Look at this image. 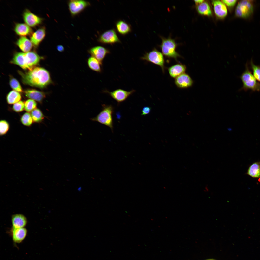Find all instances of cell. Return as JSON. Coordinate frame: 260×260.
I'll list each match as a JSON object with an SVG mask.
<instances>
[{
    "label": "cell",
    "instance_id": "cell-28",
    "mask_svg": "<svg viewBox=\"0 0 260 260\" xmlns=\"http://www.w3.org/2000/svg\"><path fill=\"white\" fill-rule=\"evenodd\" d=\"M9 84L10 87L14 90L18 92H22V89L20 83L14 78L10 77Z\"/></svg>",
    "mask_w": 260,
    "mask_h": 260
},
{
    "label": "cell",
    "instance_id": "cell-35",
    "mask_svg": "<svg viewBox=\"0 0 260 260\" xmlns=\"http://www.w3.org/2000/svg\"><path fill=\"white\" fill-rule=\"evenodd\" d=\"M151 108L150 107L145 106L144 107L142 110L141 115H145L148 114L150 112Z\"/></svg>",
    "mask_w": 260,
    "mask_h": 260
},
{
    "label": "cell",
    "instance_id": "cell-3",
    "mask_svg": "<svg viewBox=\"0 0 260 260\" xmlns=\"http://www.w3.org/2000/svg\"><path fill=\"white\" fill-rule=\"evenodd\" d=\"M240 78L243 84L240 90L246 91L250 90L252 91H260V83L257 81L250 71L247 62L245 65V70Z\"/></svg>",
    "mask_w": 260,
    "mask_h": 260
},
{
    "label": "cell",
    "instance_id": "cell-34",
    "mask_svg": "<svg viewBox=\"0 0 260 260\" xmlns=\"http://www.w3.org/2000/svg\"><path fill=\"white\" fill-rule=\"evenodd\" d=\"M222 2L228 7H234L237 1L236 0H223Z\"/></svg>",
    "mask_w": 260,
    "mask_h": 260
},
{
    "label": "cell",
    "instance_id": "cell-2",
    "mask_svg": "<svg viewBox=\"0 0 260 260\" xmlns=\"http://www.w3.org/2000/svg\"><path fill=\"white\" fill-rule=\"evenodd\" d=\"M43 58L32 51L26 53L17 52L14 55L10 62L19 65L24 69L30 70L35 67Z\"/></svg>",
    "mask_w": 260,
    "mask_h": 260
},
{
    "label": "cell",
    "instance_id": "cell-27",
    "mask_svg": "<svg viewBox=\"0 0 260 260\" xmlns=\"http://www.w3.org/2000/svg\"><path fill=\"white\" fill-rule=\"evenodd\" d=\"M249 64L253 75L257 80L260 83V65H255L252 59H251Z\"/></svg>",
    "mask_w": 260,
    "mask_h": 260
},
{
    "label": "cell",
    "instance_id": "cell-21",
    "mask_svg": "<svg viewBox=\"0 0 260 260\" xmlns=\"http://www.w3.org/2000/svg\"><path fill=\"white\" fill-rule=\"evenodd\" d=\"M14 31L18 35L25 36L31 35L32 32V30L29 26L24 23H17L15 26Z\"/></svg>",
    "mask_w": 260,
    "mask_h": 260
},
{
    "label": "cell",
    "instance_id": "cell-29",
    "mask_svg": "<svg viewBox=\"0 0 260 260\" xmlns=\"http://www.w3.org/2000/svg\"><path fill=\"white\" fill-rule=\"evenodd\" d=\"M31 115L32 120L36 122H40L43 118L42 113L39 109H36L32 110Z\"/></svg>",
    "mask_w": 260,
    "mask_h": 260
},
{
    "label": "cell",
    "instance_id": "cell-30",
    "mask_svg": "<svg viewBox=\"0 0 260 260\" xmlns=\"http://www.w3.org/2000/svg\"><path fill=\"white\" fill-rule=\"evenodd\" d=\"M37 103L35 101L29 99L25 102L24 109L26 111L29 112L35 109Z\"/></svg>",
    "mask_w": 260,
    "mask_h": 260
},
{
    "label": "cell",
    "instance_id": "cell-17",
    "mask_svg": "<svg viewBox=\"0 0 260 260\" xmlns=\"http://www.w3.org/2000/svg\"><path fill=\"white\" fill-rule=\"evenodd\" d=\"M46 34L45 29L44 27L40 28L34 33L30 38L31 42L35 47L38 46L45 37Z\"/></svg>",
    "mask_w": 260,
    "mask_h": 260
},
{
    "label": "cell",
    "instance_id": "cell-26",
    "mask_svg": "<svg viewBox=\"0 0 260 260\" xmlns=\"http://www.w3.org/2000/svg\"><path fill=\"white\" fill-rule=\"evenodd\" d=\"M21 99V96L19 92L14 90L11 91L8 94L6 99L10 104H14L19 101Z\"/></svg>",
    "mask_w": 260,
    "mask_h": 260
},
{
    "label": "cell",
    "instance_id": "cell-32",
    "mask_svg": "<svg viewBox=\"0 0 260 260\" xmlns=\"http://www.w3.org/2000/svg\"><path fill=\"white\" fill-rule=\"evenodd\" d=\"M9 128L8 123L6 121L2 120L0 122V135L5 134L8 131Z\"/></svg>",
    "mask_w": 260,
    "mask_h": 260
},
{
    "label": "cell",
    "instance_id": "cell-36",
    "mask_svg": "<svg viewBox=\"0 0 260 260\" xmlns=\"http://www.w3.org/2000/svg\"><path fill=\"white\" fill-rule=\"evenodd\" d=\"M57 50L60 52H62L64 51V48L62 45H59L57 46Z\"/></svg>",
    "mask_w": 260,
    "mask_h": 260
},
{
    "label": "cell",
    "instance_id": "cell-37",
    "mask_svg": "<svg viewBox=\"0 0 260 260\" xmlns=\"http://www.w3.org/2000/svg\"><path fill=\"white\" fill-rule=\"evenodd\" d=\"M194 1L195 3L197 5L201 4L204 1L203 0H194Z\"/></svg>",
    "mask_w": 260,
    "mask_h": 260
},
{
    "label": "cell",
    "instance_id": "cell-18",
    "mask_svg": "<svg viewBox=\"0 0 260 260\" xmlns=\"http://www.w3.org/2000/svg\"><path fill=\"white\" fill-rule=\"evenodd\" d=\"M186 70L185 65L181 64H175L169 67L168 69L170 76L174 78H176L181 74L185 73Z\"/></svg>",
    "mask_w": 260,
    "mask_h": 260
},
{
    "label": "cell",
    "instance_id": "cell-24",
    "mask_svg": "<svg viewBox=\"0 0 260 260\" xmlns=\"http://www.w3.org/2000/svg\"><path fill=\"white\" fill-rule=\"evenodd\" d=\"M247 174L254 178L260 177V163L259 162H255L252 164L249 167Z\"/></svg>",
    "mask_w": 260,
    "mask_h": 260
},
{
    "label": "cell",
    "instance_id": "cell-38",
    "mask_svg": "<svg viewBox=\"0 0 260 260\" xmlns=\"http://www.w3.org/2000/svg\"></svg>",
    "mask_w": 260,
    "mask_h": 260
},
{
    "label": "cell",
    "instance_id": "cell-1",
    "mask_svg": "<svg viewBox=\"0 0 260 260\" xmlns=\"http://www.w3.org/2000/svg\"><path fill=\"white\" fill-rule=\"evenodd\" d=\"M18 72L23 83L31 86L43 88L51 82L49 72L43 68L35 67L27 72Z\"/></svg>",
    "mask_w": 260,
    "mask_h": 260
},
{
    "label": "cell",
    "instance_id": "cell-8",
    "mask_svg": "<svg viewBox=\"0 0 260 260\" xmlns=\"http://www.w3.org/2000/svg\"><path fill=\"white\" fill-rule=\"evenodd\" d=\"M68 8L70 13L73 16L78 14L90 5L86 1L81 0H71L68 2Z\"/></svg>",
    "mask_w": 260,
    "mask_h": 260
},
{
    "label": "cell",
    "instance_id": "cell-9",
    "mask_svg": "<svg viewBox=\"0 0 260 260\" xmlns=\"http://www.w3.org/2000/svg\"><path fill=\"white\" fill-rule=\"evenodd\" d=\"M98 41L102 44L111 45L121 42L115 30L113 29L103 32L98 38Z\"/></svg>",
    "mask_w": 260,
    "mask_h": 260
},
{
    "label": "cell",
    "instance_id": "cell-15",
    "mask_svg": "<svg viewBox=\"0 0 260 260\" xmlns=\"http://www.w3.org/2000/svg\"><path fill=\"white\" fill-rule=\"evenodd\" d=\"M212 3L216 15L221 18L225 17L227 14L228 11L225 4L219 0H212Z\"/></svg>",
    "mask_w": 260,
    "mask_h": 260
},
{
    "label": "cell",
    "instance_id": "cell-6",
    "mask_svg": "<svg viewBox=\"0 0 260 260\" xmlns=\"http://www.w3.org/2000/svg\"><path fill=\"white\" fill-rule=\"evenodd\" d=\"M254 9L252 0H242L238 4L235 10V15L238 17L248 18L252 15Z\"/></svg>",
    "mask_w": 260,
    "mask_h": 260
},
{
    "label": "cell",
    "instance_id": "cell-22",
    "mask_svg": "<svg viewBox=\"0 0 260 260\" xmlns=\"http://www.w3.org/2000/svg\"><path fill=\"white\" fill-rule=\"evenodd\" d=\"M116 27L117 31L122 35H126L131 31V25L122 20H119L117 21L116 23Z\"/></svg>",
    "mask_w": 260,
    "mask_h": 260
},
{
    "label": "cell",
    "instance_id": "cell-11",
    "mask_svg": "<svg viewBox=\"0 0 260 260\" xmlns=\"http://www.w3.org/2000/svg\"><path fill=\"white\" fill-rule=\"evenodd\" d=\"M89 52L92 56L97 59L102 65L104 59L110 52L107 48L101 46H97L90 49Z\"/></svg>",
    "mask_w": 260,
    "mask_h": 260
},
{
    "label": "cell",
    "instance_id": "cell-7",
    "mask_svg": "<svg viewBox=\"0 0 260 260\" xmlns=\"http://www.w3.org/2000/svg\"><path fill=\"white\" fill-rule=\"evenodd\" d=\"M140 59L159 66L164 72L165 61L163 54L156 48L146 53L141 57Z\"/></svg>",
    "mask_w": 260,
    "mask_h": 260
},
{
    "label": "cell",
    "instance_id": "cell-23",
    "mask_svg": "<svg viewBox=\"0 0 260 260\" xmlns=\"http://www.w3.org/2000/svg\"><path fill=\"white\" fill-rule=\"evenodd\" d=\"M89 68L92 70L98 73L102 72V65L96 58L92 56L89 57L87 61Z\"/></svg>",
    "mask_w": 260,
    "mask_h": 260
},
{
    "label": "cell",
    "instance_id": "cell-25",
    "mask_svg": "<svg viewBox=\"0 0 260 260\" xmlns=\"http://www.w3.org/2000/svg\"><path fill=\"white\" fill-rule=\"evenodd\" d=\"M196 9L198 12L201 14L208 16L212 15L211 8L209 4L206 2H203L198 5Z\"/></svg>",
    "mask_w": 260,
    "mask_h": 260
},
{
    "label": "cell",
    "instance_id": "cell-20",
    "mask_svg": "<svg viewBox=\"0 0 260 260\" xmlns=\"http://www.w3.org/2000/svg\"><path fill=\"white\" fill-rule=\"evenodd\" d=\"M20 49L25 53L29 52L32 49L33 44L31 41L24 36L20 37L16 43Z\"/></svg>",
    "mask_w": 260,
    "mask_h": 260
},
{
    "label": "cell",
    "instance_id": "cell-33",
    "mask_svg": "<svg viewBox=\"0 0 260 260\" xmlns=\"http://www.w3.org/2000/svg\"><path fill=\"white\" fill-rule=\"evenodd\" d=\"M24 108L25 104L23 102L21 101L15 103L13 107V110L16 112L22 111Z\"/></svg>",
    "mask_w": 260,
    "mask_h": 260
},
{
    "label": "cell",
    "instance_id": "cell-14",
    "mask_svg": "<svg viewBox=\"0 0 260 260\" xmlns=\"http://www.w3.org/2000/svg\"><path fill=\"white\" fill-rule=\"evenodd\" d=\"M27 234V230L24 228H12L11 235L13 242L16 244L20 243L25 239Z\"/></svg>",
    "mask_w": 260,
    "mask_h": 260
},
{
    "label": "cell",
    "instance_id": "cell-13",
    "mask_svg": "<svg viewBox=\"0 0 260 260\" xmlns=\"http://www.w3.org/2000/svg\"><path fill=\"white\" fill-rule=\"evenodd\" d=\"M175 82L178 87L181 88L190 87L192 85L193 83L189 76L185 73L175 78Z\"/></svg>",
    "mask_w": 260,
    "mask_h": 260
},
{
    "label": "cell",
    "instance_id": "cell-10",
    "mask_svg": "<svg viewBox=\"0 0 260 260\" xmlns=\"http://www.w3.org/2000/svg\"><path fill=\"white\" fill-rule=\"evenodd\" d=\"M135 91L133 89L128 91L124 89H118L112 91H110L105 89L103 91V92L108 94L119 104L125 100Z\"/></svg>",
    "mask_w": 260,
    "mask_h": 260
},
{
    "label": "cell",
    "instance_id": "cell-4",
    "mask_svg": "<svg viewBox=\"0 0 260 260\" xmlns=\"http://www.w3.org/2000/svg\"><path fill=\"white\" fill-rule=\"evenodd\" d=\"M161 38L162 42L160 46L163 54L177 61L178 58L181 56L176 51L177 44L175 40L170 37L166 38L161 37Z\"/></svg>",
    "mask_w": 260,
    "mask_h": 260
},
{
    "label": "cell",
    "instance_id": "cell-31",
    "mask_svg": "<svg viewBox=\"0 0 260 260\" xmlns=\"http://www.w3.org/2000/svg\"><path fill=\"white\" fill-rule=\"evenodd\" d=\"M21 121L25 125L27 126L30 125L32 122V119L31 115L29 113H25L21 117Z\"/></svg>",
    "mask_w": 260,
    "mask_h": 260
},
{
    "label": "cell",
    "instance_id": "cell-5",
    "mask_svg": "<svg viewBox=\"0 0 260 260\" xmlns=\"http://www.w3.org/2000/svg\"><path fill=\"white\" fill-rule=\"evenodd\" d=\"M101 111L95 117L91 118L93 121L98 122L110 127L113 131V126L112 114L114 109L111 105H102Z\"/></svg>",
    "mask_w": 260,
    "mask_h": 260
},
{
    "label": "cell",
    "instance_id": "cell-19",
    "mask_svg": "<svg viewBox=\"0 0 260 260\" xmlns=\"http://www.w3.org/2000/svg\"><path fill=\"white\" fill-rule=\"evenodd\" d=\"M24 93L28 98L39 102H41L46 97L44 93L35 89H26L24 91Z\"/></svg>",
    "mask_w": 260,
    "mask_h": 260
},
{
    "label": "cell",
    "instance_id": "cell-12",
    "mask_svg": "<svg viewBox=\"0 0 260 260\" xmlns=\"http://www.w3.org/2000/svg\"><path fill=\"white\" fill-rule=\"evenodd\" d=\"M23 18L26 24L29 26L35 27L41 23L42 19L31 13L28 10H26L23 14Z\"/></svg>",
    "mask_w": 260,
    "mask_h": 260
},
{
    "label": "cell",
    "instance_id": "cell-16",
    "mask_svg": "<svg viewBox=\"0 0 260 260\" xmlns=\"http://www.w3.org/2000/svg\"><path fill=\"white\" fill-rule=\"evenodd\" d=\"M27 221L26 218L21 214H15L12 216L11 222L13 228H24L26 225Z\"/></svg>",
    "mask_w": 260,
    "mask_h": 260
}]
</instances>
